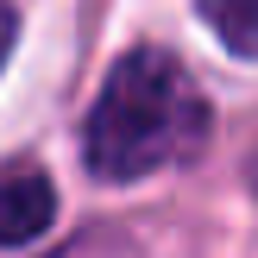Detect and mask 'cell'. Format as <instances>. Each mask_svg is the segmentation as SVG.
Here are the masks:
<instances>
[{"label":"cell","instance_id":"obj_1","mask_svg":"<svg viewBox=\"0 0 258 258\" xmlns=\"http://www.w3.org/2000/svg\"><path fill=\"white\" fill-rule=\"evenodd\" d=\"M202 133H208V101H202L196 76L170 50L139 44L107 70L95 107H88L82 158L101 183H139V176L189 158Z\"/></svg>","mask_w":258,"mask_h":258},{"label":"cell","instance_id":"obj_4","mask_svg":"<svg viewBox=\"0 0 258 258\" xmlns=\"http://www.w3.org/2000/svg\"><path fill=\"white\" fill-rule=\"evenodd\" d=\"M13 44H19V13L0 0V70H7V57H13Z\"/></svg>","mask_w":258,"mask_h":258},{"label":"cell","instance_id":"obj_2","mask_svg":"<svg viewBox=\"0 0 258 258\" xmlns=\"http://www.w3.org/2000/svg\"><path fill=\"white\" fill-rule=\"evenodd\" d=\"M50 221H57V189H50V176H38V170L0 176V252H19V246H32V239H44Z\"/></svg>","mask_w":258,"mask_h":258},{"label":"cell","instance_id":"obj_3","mask_svg":"<svg viewBox=\"0 0 258 258\" xmlns=\"http://www.w3.org/2000/svg\"><path fill=\"white\" fill-rule=\"evenodd\" d=\"M196 7H202V25L233 57H258V0H196Z\"/></svg>","mask_w":258,"mask_h":258}]
</instances>
